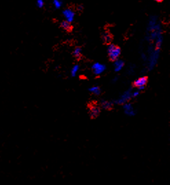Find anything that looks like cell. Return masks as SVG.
<instances>
[{"label":"cell","instance_id":"ba28073f","mask_svg":"<svg viewBox=\"0 0 170 185\" xmlns=\"http://www.w3.org/2000/svg\"><path fill=\"white\" fill-rule=\"evenodd\" d=\"M123 109L126 114L129 116H134L136 114V112L134 109L133 106L132 104L126 103L123 104Z\"/></svg>","mask_w":170,"mask_h":185},{"label":"cell","instance_id":"6da1fadb","mask_svg":"<svg viewBox=\"0 0 170 185\" xmlns=\"http://www.w3.org/2000/svg\"><path fill=\"white\" fill-rule=\"evenodd\" d=\"M162 29L158 19L155 16H152L149 20L147 25V41H155L158 37H162Z\"/></svg>","mask_w":170,"mask_h":185},{"label":"cell","instance_id":"ffe728a7","mask_svg":"<svg viewBox=\"0 0 170 185\" xmlns=\"http://www.w3.org/2000/svg\"><path fill=\"white\" fill-rule=\"evenodd\" d=\"M117 80H118V79H117V78L115 77V79L113 80V82H114V83H115L116 81H117Z\"/></svg>","mask_w":170,"mask_h":185},{"label":"cell","instance_id":"44dd1931","mask_svg":"<svg viewBox=\"0 0 170 185\" xmlns=\"http://www.w3.org/2000/svg\"><path fill=\"white\" fill-rule=\"evenodd\" d=\"M156 2H163V0H156Z\"/></svg>","mask_w":170,"mask_h":185},{"label":"cell","instance_id":"9c48e42d","mask_svg":"<svg viewBox=\"0 0 170 185\" xmlns=\"http://www.w3.org/2000/svg\"><path fill=\"white\" fill-rule=\"evenodd\" d=\"M124 67V62L120 59H116L114 63V68L115 72H120Z\"/></svg>","mask_w":170,"mask_h":185},{"label":"cell","instance_id":"52a82bcc","mask_svg":"<svg viewBox=\"0 0 170 185\" xmlns=\"http://www.w3.org/2000/svg\"><path fill=\"white\" fill-rule=\"evenodd\" d=\"M147 83V79L146 77H140L139 79H137L134 81V86L139 88V90H142L145 88V86Z\"/></svg>","mask_w":170,"mask_h":185},{"label":"cell","instance_id":"8fae6325","mask_svg":"<svg viewBox=\"0 0 170 185\" xmlns=\"http://www.w3.org/2000/svg\"><path fill=\"white\" fill-rule=\"evenodd\" d=\"M101 105L103 109H109L112 107V103L108 101H101Z\"/></svg>","mask_w":170,"mask_h":185},{"label":"cell","instance_id":"4fadbf2b","mask_svg":"<svg viewBox=\"0 0 170 185\" xmlns=\"http://www.w3.org/2000/svg\"><path fill=\"white\" fill-rule=\"evenodd\" d=\"M89 91L94 95H99L101 94V90L98 86L91 87L89 89Z\"/></svg>","mask_w":170,"mask_h":185},{"label":"cell","instance_id":"e0dca14e","mask_svg":"<svg viewBox=\"0 0 170 185\" xmlns=\"http://www.w3.org/2000/svg\"><path fill=\"white\" fill-rule=\"evenodd\" d=\"M53 5L56 8V9H59L62 6V2L61 0H53Z\"/></svg>","mask_w":170,"mask_h":185},{"label":"cell","instance_id":"7a4b0ae2","mask_svg":"<svg viewBox=\"0 0 170 185\" xmlns=\"http://www.w3.org/2000/svg\"><path fill=\"white\" fill-rule=\"evenodd\" d=\"M160 55V49L154 48L153 47L150 48V55L148 57V68L149 69H152L154 67L156 66Z\"/></svg>","mask_w":170,"mask_h":185},{"label":"cell","instance_id":"277c9868","mask_svg":"<svg viewBox=\"0 0 170 185\" xmlns=\"http://www.w3.org/2000/svg\"><path fill=\"white\" fill-rule=\"evenodd\" d=\"M132 98V92L131 90L126 91L123 94L120 96L117 100L116 101V103L119 105H123L125 103H127L129 101V99Z\"/></svg>","mask_w":170,"mask_h":185},{"label":"cell","instance_id":"9a60e30c","mask_svg":"<svg viewBox=\"0 0 170 185\" xmlns=\"http://www.w3.org/2000/svg\"><path fill=\"white\" fill-rule=\"evenodd\" d=\"M79 70V66L78 65L74 66L73 67V68H72V69H71V72H70V73H71L72 76H75L76 75V74L78 73Z\"/></svg>","mask_w":170,"mask_h":185},{"label":"cell","instance_id":"7c38bea8","mask_svg":"<svg viewBox=\"0 0 170 185\" xmlns=\"http://www.w3.org/2000/svg\"><path fill=\"white\" fill-rule=\"evenodd\" d=\"M61 26L63 29H64L66 30H70L71 29V24L70 22H68L67 21H63L62 23H61Z\"/></svg>","mask_w":170,"mask_h":185},{"label":"cell","instance_id":"ac0fdd59","mask_svg":"<svg viewBox=\"0 0 170 185\" xmlns=\"http://www.w3.org/2000/svg\"><path fill=\"white\" fill-rule=\"evenodd\" d=\"M37 6L39 8H43L44 6V0H37Z\"/></svg>","mask_w":170,"mask_h":185},{"label":"cell","instance_id":"2e32d148","mask_svg":"<svg viewBox=\"0 0 170 185\" xmlns=\"http://www.w3.org/2000/svg\"><path fill=\"white\" fill-rule=\"evenodd\" d=\"M103 41L106 43L110 42L111 39H112V37L110 35V34L109 33H105L103 35Z\"/></svg>","mask_w":170,"mask_h":185},{"label":"cell","instance_id":"d6986e66","mask_svg":"<svg viewBox=\"0 0 170 185\" xmlns=\"http://www.w3.org/2000/svg\"><path fill=\"white\" fill-rule=\"evenodd\" d=\"M139 95V91H135L134 92H132V97H137Z\"/></svg>","mask_w":170,"mask_h":185},{"label":"cell","instance_id":"5b68a950","mask_svg":"<svg viewBox=\"0 0 170 185\" xmlns=\"http://www.w3.org/2000/svg\"><path fill=\"white\" fill-rule=\"evenodd\" d=\"M63 16L66 21L72 23L75 18V12L71 9H66L63 10Z\"/></svg>","mask_w":170,"mask_h":185},{"label":"cell","instance_id":"5bb4252c","mask_svg":"<svg viewBox=\"0 0 170 185\" xmlns=\"http://www.w3.org/2000/svg\"><path fill=\"white\" fill-rule=\"evenodd\" d=\"M81 53H82V50L81 48H76L73 51V55L76 58H80L81 56Z\"/></svg>","mask_w":170,"mask_h":185},{"label":"cell","instance_id":"30bf717a","mask_svg":"<svg viewBox=\"0 0 170 185\" xmlns=\"http://www.w3.org/2000/svg\"><path fill=\"white\" fill-rule=\"evenodd\" d=\"M100 113V109L97 106H92L90 109V115L92 118H96Z\"/></svg>","mask_w":170,"mask_h":185},{"label":"cell","instance_id":"3957f363","mask_svg":"<svg viewBox=\"0 0 170 185\" xmlns=\"http://www.w3.org/2000/svg\"><path fill=\"white\" fill-rule=\"evenodd\" d=\"M108 53L110 59L115 61L120 57L121 50L119 47L114 44H110L108 48Z\"/></svg>","mask_w":170,"mask_h":185},{"label":"cell","instance_id":"8992f818","mask_svg":"<svg viewBox=\"0 0 170 185\" xmlns=\"http://www.w3.org/2000/svg\"><path fill=\"white\" fill-rule=\"evenodd\" d=\"M106 66L100 63H95L92 66V69L93 73L95 75H100L105 70Z\"/></svg>","mask_w":170,"mask_h":185}]
</instances>
